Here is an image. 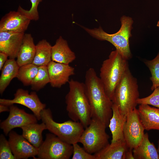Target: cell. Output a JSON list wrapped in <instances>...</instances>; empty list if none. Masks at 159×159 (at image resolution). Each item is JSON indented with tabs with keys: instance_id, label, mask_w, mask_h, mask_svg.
Instances as JSON below:
<instances>
[{
	"instance_id": "15",
	"label": "cell",
	"mask_w": 159,
	"mask_h": 159,
	"mask_svg": "<svg viewBox=\"0 0 159 159\" xmlns=\"http://www.w3.org/2000/svg\"><path fill=\"white\" fill-rule=\"evenodd\" d=\"M24 33L0 32V52L15 59L22 44Z\"/></svg>"
},
{
	"instance_id": "36",
	"label": "cell",
	"mask_w": 159,
	"mask_h": 159,
	"mask_svg": "<svg viewBox=\"0 0 159 159\" xmlns=\"http://www.w3.org/2000/svg\"><path fill=\"white\" fill-rule=\"evenodd\" d=\"M157 26L159 28V20L158 21L157 24Z\"/></svg>"
},
{
	"instance_id": "34",
	"label": "cell",
	"mask_w": 159,
	"mask_h": 159,
	"mask_svg": "<svg viewBox=\"0 0 159 159\" xmlns=\"http://www.w3.org/2000/svg\"><path fill=\"white\" fill-rule=\"evenodd\" d=\"M9 111V106L5 105L0 104V113L6 111Z\"/></svg>"
},
{
	"instance_id": "30",
	"label": "cell",
	"mask_w": 159,
	"mask_h": 159,
	"mask_svg": "<svg viewBox=\"0 0 159 159\" xmlns=\"http://www.w3.org/2000/svg\"><path fill=\"white\" fill-rule=\"evenodd\" d=\"M150 95L143 98H139L137 101L138 104H147L159 108V87L154 90Z\"/></svg>"
},
{
	"instance_id": "22",
	"label": "cell",
	"mask_w": 159,
	"mask_h": 159,
	"mask_svg": "<svg viewBox=\"0 0 159 159\" xmlns=\"http://www.w3.org/2000/svg\"><path fill=\"white\" fill-rule=\"evenodd\" d=\"M132 151L134 159H159L157 149L150 141L147 133L144 134L140 143Z\"/></svg>"
},
{
	"instance_id": "5",
	"label": "cell",
	"mask_w": 159,
	"mask_h": 159,
	"mask_svg": "<svg viewBox=\"0 0 159 159\" xmlns=\"http://www.w3.org/2000/svg\"><path fill=\"white\" fill-rule=\"evenodd\" d=\"M139 97L137 79L128 68L115 89L112 101L121 114L127 116L136 108Z\"/></svg>"
},
{
	"instance_id": "20",
	"label": "cell",
	"mask_w": 159,
	"mask_h": 159,
	"mask_svg": "<svg viewBox=\"0 0 159 159\" xmlns=\"http://www.w3.org/2000/svg\"><path fill=\"white\" fill-rule=\"evenodd\" d=\"M36 45L30 34H24L23 41L17 57L19 66L32 63L36 52Z\"/></svg>"
},
{
	"instance_id": "11",
	"label": "cell",
	"mask_w": 159,
	"mask_h": 159,
	"mask_svg": "<svg viewBox=\"0 0 159 159\" xmlns=\"http://www.w3.org/2000/svg\"><path fill=\"white\" fill-rule=\"evenodd\" d=\"M9 108L8 117L0 125V127L5 135H7L14 128H21L30 124L37 123L38 120L34 114L27 113L14 105H10Z\"/></svg>"
},
{
	"instance_id": "6",
	"label": "cell",
	"mask_w": 159,
	"mask_h": 159,
	"mask_svg": "<svg viewBox=\"0 0 159 159\" xmlns=\"http://www.w3.org/2000/svg\"><path fill=\"white\" fill-rule=\"evenodd\" d=\"M40 118L42 122L45 123L47 130L71 145L78 142L84 130L82 124L78 121L69 120L62 123L55 122L49 108H45L41 111Z\"/></svg>"
},
{
	"instance_id": "31",
	"label": "cell",
	"mask_w": 159,
	"mask_h": 159,
	"mask_svg": "<svg viewBox=\"0 0 159 159\" xmlns=\"http://www.w3.org/2000/svg\"><path fill=\"white\" fill-rule=\"evenodd\" d=\"M73 148L72 159H95L94 155L87 152L77 143L72 145Z\"/></svg>"
},
{
	"instance_id": "18",
	"label": "cell",
	"mask_w": 159,
	"mask_h": 159,
	"mask_svg": "<svg viewBox=\"0 0 159 159\" xmlns=\"http://www.w3.org/2000/svg\"><path fill=\"white\" fill-rule=\"evenodd\" d=\"M145 130H159V108L147 104H140L138 109Z\"/></svg>"
},
{
	"instance_id": "10",
	"label": "cell",
	"mask_w": 159,
	"mask_h": 159,
	"mask_svg": "<svg viewBox=\"0 0 159 159\" xmlns=\"http://www.w3.org/2000/svg\"><path fill=\"white\" fill-rule=\"evenodd\" d=\"M145 130L138 110L135 108L127 115L124 127L125 140L129 148L133 150L140 144Z\"/></svg>"
},
{
	"instance_id": "7",
	"label": "cell",
	"mask_w": 159,
	"mask_h": 159,
	"mask_svg": "<svg viewBox=\"0 0 159 159\" xmlns=\"http://www.w3.org/2000/svg\"><path fill=\"white\" fill-rule=\"evenodd\" d=\"M107 127L100 121L92 119L85 128L78 142L89 153L95 154L109 144V136L106 132Z\"/></svg>"
},
{
	"instance_id": "27",
	"label": "cell",
	"mask_w": 159,
	"mask_h": 159,
	"mask_svg": "<svg viewBox=\"0 0 159 159\" xmlns=\"http://www.w3.org/2000/svg\"><path fill=\"white\" fill-rule=\"evenodd\" d=\"M144 63L151 72L150 80L152 83L151 89L153 90L159 87V52L154 59L145 60Z\"/></svg>"
},
{
	"instance_id": "23",
	"label": "cell",
	"mask_w": 159,
	"mask_h": 159,
	"mask_svg": "<svg viewBox=\"0 0 159 159\" xmlns=\"http://www.w3.org/2000/svg\"><path fill=\"white\" fill-rule=\"evenodd\" d=\"M19 66L15 59L9 58L2 69L0 77V93L2 95L12 80L16 77Z\"/></svg>"
},
{
	"instance_id": "32",
	"label": "cell",
	"mask_w": 159,
	"mask_h": 159,
	"mask_svg": "<svg viewBox=\"0 0 159 159\" xmlns=\"http://www.w3.org/2000/svg\"><path fill=\"white\" fill-rule=\"evenodd\" d=\"M8 56L5 53L0 52V70H1L6 62L8 60Z\"/></svg>"
},
{
	"instance_id": "3",
	"label": "cell",
	"mask_w": 159,
	"mask_h": 159,
	"mask_svg": "<svg viewBox=\"0 0 159 159\" xmlns=\"http://www.w3.org/2000/svg\"><path fill=\"white\" fill-rule=\"evenodd\" d=\"M121 26L119 30L109 34L101 27L90 29L83 27L84 29L93 37L101 41H106L112 44L122 57L127 60L131 59L132 53L130 47L129 39L132 37L131 31L133 21L132 18L125 15L120 18Z\"/></svg>"
},
{
	"instance_id": "29",
	"label": "cell",
	"mask_w": 159,
	"mask_h": 159,
	"mask_svg": "<svg viewBox=\"0 0 159 159\" xmlns=\"http://www.w3.org/2000/svg\"><path fill=\"white\" fill-rule=\"evenodd\" d=\"M0 159H16L8 140L3 134H1L0 136Z\"/></svg>"
},
{
	"instance_id": "24",
	"label": "cell",
	"mask_w": 159,
	"mask_h": 159,
	"mask_svg": "<svg viewBox=\"0 0 159 159\" xmlns=\"http://www.w3.org/2000/svg\"><path fill=\"white\" fill-rule=\"evenodd\" d=\"M52 47L46 40L40 41L36 45L35 54L32 63L38 67L47 66L52 61Z\"/></svg>"
},
{
	"instance_id": "16",
	"label": "cell",
	"mask_w": 159,
	"mask_h": 159,
	"mask_svg": "<svg viewBox=\"0 0 159 159\" xmlns=\"http://www.w3.org/2000/svg\"><path fill=\"white\" fill-rule=\"evenodd\" d=\"M51 57L52 61L69 64L75 59L76 56L69 47L67 41L60 36L55 44L52 46Z\"/></svg>"
},
{
	"instance_id": "8",
	"label": "cell",
	"mask_w": 159,
	"mask_h": 159,
	"mask_svg": "<svg viewBox=\"0 0 159 159\" xmlns=\"http://www.w3.org/2000/svg\"><path fill=\"white\" fill-rule=\"evenodd\" d=\"M72 145L53 133L46 135L45 140L38 148L37 159H69L73 154Z\"/></svg>"
},
{
	"instance_id": "28",
	"label": "cell",
	"mask_w": 159,
	"mask_h": 159,
	"mask_svg": "<svg viewBox=\"0 0 159 159\" xmlns=\"http://www.w3.org/2000/svg\"><path fill=\"white\" fill-rule=\"evenodd\" d=\"M31 7L29 10H25L20 6H19L17 11L26 16L31 20L37 21L39 19V15L38 11V7L42 0H30Z\"/></svg>"
},
{
	"instance_id": "35",
	"label": "cell",
	"mask_w": 159,
	"mask_h": 159,
	"mask_svg": "<svg viewBox=\"0 0 159 159\" xmlns=\"http://www.w3.org/2000/svg\"><path fill=\"white\" fill-rule=\"evenodd\" d=\"M157 150L158 152L159 157V139L158 141V148L157 149Z\"/></svg>"
},
{
	"instance_id": "12",
	"label": "cell",
	"mask_w": 159,
	"mask_h": 159,
	"mask_svg": "<svg viewBox=\"0 0 159 159\" xmlns=\"http://www.w3.org/2000/svg\"><path fill=\"white\" fill-rule=\"evenodd\" d=\"M8 141L12 152L16 159H36L38 149L34 147L22 135L11 130L9 133Z\"/></svg>"
},
{
	"instance_id": "17",
	"label": "cell",
	"mask_w": 159,
	"mask_h": 159,
	"mask_svg": "<svg viewBox=\"0 0 159 159\" xmlns=\"http://www.w3.org/2000/svg\"><path fill=\"white\" fill-rule=\"evenodd\" d=\"M129 148L125 140L108 144L94 154L95 159H125V154Z\"/></svg>"
},
{
	"instance_id": "14",
	"label": "cell",
	"mask_w": 159,
	"mask_h": 159,
	"mask_svg": "<svg viewBox=\"0 0 159 159\" xmlns=\"http://www.w3.org/2000/svg\"><path fill=\"white\" fill-rule=\"evenodd\" d=\"M31 21L17 11H11L0 21V32L24 33Z\"/></svg>"
},
{
	"instance_id": "9",
	"label": "cell",
	"mask_w": 159,
	"mask_h": 159,
	"mask_svg": "<svg viewBox=\"0 0 159 159\" xmlns=\"http://www.w3.org/2000/svg\"><path fill=\"white\" fill-rule=\"evenodd\" d=\"M13 99H0V104L9 106L14 104L25 106L32 112L38 120H41L40 113L45 108L46 105L40 100L35 91L29 93L27 90L22 88L18 89L14 95Z\"/></svg>"
},
{
	"instance_id": "19",
	"label": "cell",
	"mask_w": 159,
	"mask_h": 159,
	"mask_svg": "<svg viewBox=\"0 0 159 159\" xmlns=\"http://www.w3.org/2000/svg\"><path fill=\"white\" fill-rule=\"evenodd\" d=\"M112 114L108 125L112 135L111 143L124 140L123 130L127 120V116L123 115L120 112L117 106L113 104Z\"/></svg>"
},
{
	"instance_id": "21",
	"label": "cell",
	"mask_w": 159,
	"mask_h": 159,
	"mask_svg": "<svg viewBox=\"0 0 159 159\" xmlns=\"http://www.w3.org/2000/svg\"><path fill=\"white\" fill-rule=\"evenodd\" d=\"M22 135L34 147L38 148L43 142L42 133L47 130L44 123H31L21 127Z\"/></svg>"
},
{
	"instance_id": "25",
	"label": "cell",
	"mask_w": 159,
	"mask_h": 159,
	"mask_svg": "<svg viewBox=\"0 0 159 159\" xmlns=\"http://www.w3.org/2000/svg\"><path fill=\"white\" fill-rule=\"evenodd\" d=\"M39 68L32 63L20 67L16 78L24 86L30 85L38 72Z\"/></svg>"
},
{
	"instance_id": "2",
	"label": "cell",
	"mask_w": 159,
	"mask_h": 159,
	"mask_svg": "<svg viewBox=\"0 0 159 159\" xmlns=\"http://www.w3.org/2000/svg\"><path fill=\"white\" fill-rule=\"evenodd\" d=\"M68 83L69 90L65 97L68 116L73 121L80 122L85 128L89 125L92 118L84 83L73 79Z\"/></svg>"
},
{
	"instance_id": "1",
	"label": "cell",
	"mask_w": 159,
	"mask_h": 159,
	"mask_svg": "<svg viewBox=\"0 0 159 159\" xmlns=\"http://www.w3.org/2000/svg\"><path fill=\"white\" fill-rule=\"evenodd\" d=\"M84 85L92 119L100 121L107 127L112 116L113 103L94 68H90L87 71Z\"/></svg>"
},
{
	"instance_id": "26",
	"label": "cell",
	"mask_w": 159,
	"mask_h": 159,
	"mask_svg": "<svg viewBox=\"0 0 159 159\" xmlns=\"http://www.w3.org/2000/svg\"><path fill=\"white\" fill-rule=\"evenodd\" d=\"M38 72L31 84V89L38 91L50 83V79L47 66L39 67Z\"/></svg>"
},
{
	"instance_id": "33",
	"label": "cell",
	"mask_w": 159,
	"mask_h": 159,
	"mask_svg": "<svg viewBox=\"0 0 159 159\" xmlns=\"http://www.w3.org/2000/svg\"><path fill=\"white\" fill-rule=\"evenodd\" d=\"M132 149L130 148L127 151L125 154V159H134Z\"/></svg>"
},
{
	"instance_id": "13",
	"label": "cell",
	"mask_w": 159,
	"mask_h": 159,
	"mask_svg": "<svg viewBox=\"0 0 159 159\" xmlns=\"http://www.w3.org/2000/svg\"><path fill=\"white\" fill-rule=\"evenodd\" d=\"M51 86L60 88L68 82L69 78L75 74L74 67L66 64L51 61L47 66Z\"/></svg>"
},
{
	"instance_id": "4",
	"label": "cell",
	"mask_w": 159,
	"mask_h": 159,
	"mask_svg": "<svg viewBox=\"0 0 159 159\" xmlns=\"http://www.w3.org/2000/svg\"><path fill=\"white\" fill-rule=\"evenodd\" d=\"M128 68L127 60L116 50L112 51L108 58L103 61L99 78L106 94L112 101L117 86Z\"/></svg>"
}]
</instances>
